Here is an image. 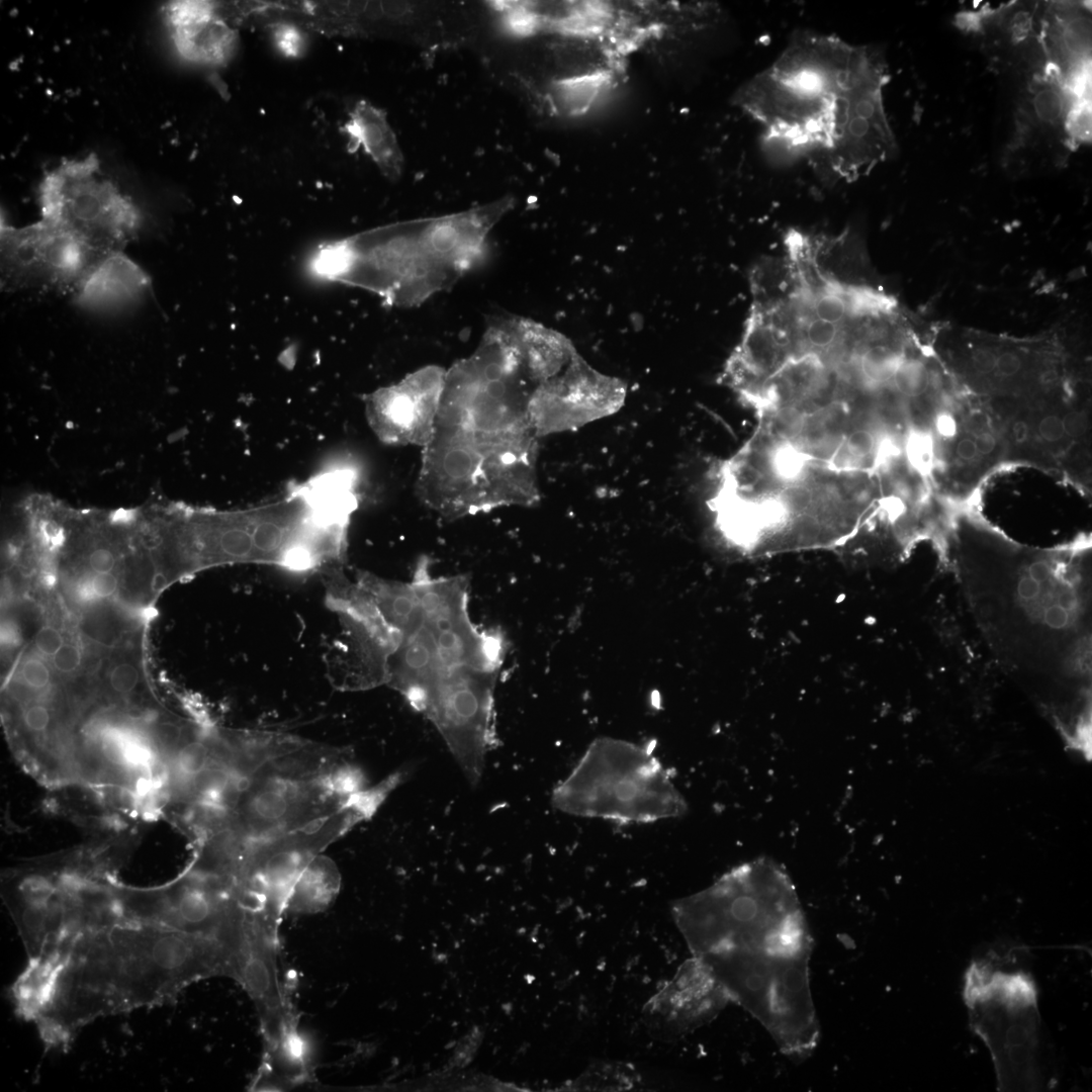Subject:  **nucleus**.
Wrapping results in <instances>:
<instances>
[{"instance_id": "obj_10", "label": "nucleus", "mask_w": 1092, "mask_h": 1092, "mask_svg": "<svg viewBox=\"0 0 1092 1092\" xmlns=\"http://www.w3.org/2000/svg\"><path fill=\"white\" fill-rule=\"evenodd\" d=\"M40 220L107 255L120 251L141 228L142 214L99 169L94 154L64 160L38 187Z\"/></svg>"}, {"instance_id": "obj_24", "label": "nucleus", "mask_w": 1092, "mask_h": 1092, "mask_svg": "<svg viewBox=\"0 0 1092 1092\" xmlns=\"http://www.w3.org/2000/svg\"><path fill=\"white\" fill-rule=\"evenodd\" d=\"M118 577L112 573H91L81 585V594L89 599H109L118 588Z\"/></svg>"}, {"instance_id": "obj_22", "label": "nucleus", "mask_w": 1092, "mask_h": 1092, "mask_svg": "<svg viewBox=\"0 0 1092 1092\" xmlns=\"http://www.w3.org/2000/svg\"><path fill=\"white\" fill-rule=\"evenodd\" d=\"M20 679L28 689L44 690L51 684L52 672L40 657L30 655L21 664Z\"/></svg>"}, {"instance_id": "obj_13", "label": "nucleus", "mask_w": 1092, "mask_h": 1092, "mask_svg": "<svg viewBox=\"0 0 1092 1092\" xmlns=\"http://www.w3.org/2000/svg\"><path fill=\"white\" fill-rule=\"evenodd\" d=\"M444 379L442 370L429 367L367 395V418L378 437L387 443H403L429 434Z\"/></svg>"}, {"instance_id": "obj_21", "label": "nucleus", "mask_w": 1092, "mask_h": 1092, "mask_svg": "<svg viewBox=\"0 0 1092 1092\" xmlns=\"http://www.w3.org/2000/svg\"><path fill=\"white\" fill-rule=\"evenodd\" d=\"M108 680L109 687L114 693L121 696L129 695L140 684V669L131 662L116 663L109 671Z\"/></svg>"}, {"instance_id": "obj_11", "label": "nucleus", "mask_w": 1092, "mask_h": 1092, "mask_svg": "<svg viewBox=\"0 0 1092 1092\" xmlns=\"http://www.w3.org/2000/svg\"><path fill=\"white\" fill-rule=\"evenodd\" d=\"M1 268L15 286L76 288L105 256L38 220L22 228L1 222Z\"/></svg>"}, {"instance_id": "obj_27", "label": "nucleus", "mask_w": 1092, "mask_h": 1092, "mask_svg": "<svg viewBox=\"0 0 1092 1092\" xmlns=\"http://www.w3.org/2000/svg\"><path fill=\"white\" fill-rule=\"evenodd\" d=\"M56 670L64 674L75 672L82 662V653L74 643H64L52 657Z\"/></svg>"}, {"instance_id": "obj_2", "label": "nucleus", "mask_w": 1092, "mask_h": 1092, "mask_svg": "<svg viewBox=\"0 0 1092 1092\" xmlns=\"http://www.w3.org/2000/svg\"><path fill=\"white\" fill-rule=\"evenodd\" d=\"M887 78L870 48L800 30L734 102L760 125L771 156L805 158L852 181L895 151L883 101Z\"/></svg>"}, {"instance_id": "obj_17", "label": "nucleus", "mask_w": 1092, "mask_h": 1092, "mask_svg": "<svg viewBox=\"0 0 1092 1092\" xmlns=\"http://www.w3.org/2000/svg\"><path fill=\"white\" fill-rule=\"evenodd\" d=\"M341 875L336 863L327 855L316 854L297 879L286 911L314 914L328 909L337 898Z\"/></svg>"}, {"instance_id": "obj_6", "label": "nucleus", "mask_w": 1092, "mask_h": 1092, "mask_svg": "<svg viewBox=\"0 0 1092 1092\" xmlns=\"http://www.w3.org/2000/svg\"><path fill=\"white\" fill-rule=\"evenodd\" d=\"M561 812L620 824L650 823L686 814L687 802L660 760L636 743L595 739L552 792Z\"/></svg>"}, {"instance_id": "obj_4", "label": "nucleus", "mask_w": 1092, "mask_h": 1092, "mask_svg": "<svg viewBox=\"0 0 1092 1092\" xmlns=\"http://www.w3.org/2000/svg\"><path fill=\"white\" fill-rule=\"evenodd\" d=\"M671 912L694 957L726 949L812 948L795 887L770 859L733 868L707 889L674 902Z\"/></svg>"}, {"instance_id": "obj_5", "label": "nucleus", "mask_w": 1092, "mask_h": 1092, "mask_svg": "<svg viewBox=\"0 0 1092 1092\" xmlns=\"http://www.w3.org/2000/svg\"><path fill=\"white\" fill-rule=\"evenodd\" d=\"M470 266L440 216L328 242L307 260L312 276L369 290L400 306L417 304Z\"/></svg>"}, {"instance_id": "obj_3", "label": "nucleus", "mask_w": 1092, "mask_h": 1092, "mask_svg": "<svg viewBox=\"0 0 1092 1092\" xmlns=\"http://www.w3.org/2000/svg\"><path fill=\"white\" fill-rule=\"evenodd\" d=\"M1006 558L962 563L969 601L992 646L1018 672L1081 679L1088 665L1087 583L1051 556Z\"/></svg>"}, {"instance_id": "obj_9", "label": "nucleus", "mask_w": 1092, "mask_h": 1092, "mask_svg": "<svg viewBox=\"0 0 1092 1092\" xmlns=\"http://www.w3.org/2000/svg\"><path fill=\"white\" fill-rule=\"evenodd\" d=\"M965 978L970 1025L990 1051L998 1089H1038L1040 1016L1030 976L974 962Z\"/></svg>"}, {"instance_id": "obj_15", "label": "nucleus", "mask_w": 1092, "mask_h": 1092, "mask_svg": "<svg viewBox=\"0 0 1092 1092\" xmlns=\"http://www.w3.org/2000/svg\"><path fill=\"white\" fill-rule=\"evenodd\" d=\"M150 286L149 275L121 253L105 255L76 288L77 303L88 308H113L140 298Z\"/></svg>"}, {"instance_id": "obj_18", "label": "nucleus", "mask_w": 1092, "mask_h": 1092, "mask_svg": "<svg viewBox=\"0 0 1092 1092\" xmlns=\"http://www.w3.org/2000/svg\"><path fill=\"white\" fill-rule=\"evenodd\" d=\"M640 1081L634 1067L626 1063H598L589 1066L578 1079V1088L589 1091L632 1089Z\"/></svg>"}, {"instance_id": "obj_30", "label": "nucleus", "mask_w": 1092, "mask_h": 1092, "mask_svg": "<svg viewBox=\"0 0 1092 1092\" xmlns=\"http://www.w3.org/2000/svg\"><path fill=\"white\" fill-rule=\"evenodd\" d=\"M1064 432L1067 440H1076L1082 438L1088 429V420L1086 414L1076 410H1068L1063 412L1062 416Z\"/></svg>"}, {"instance_id": "obj_26", "label": "nucleus", "mask_w": 1092, "mask_h": 1092, "mask_svg": "<svg viewBox=\"0 0 1092 1092\" xmlns=\"http://www.w3.org/2000/svg\"><path fill=\"white\" fill-rule=\"evenodd\" d=\"M86 563L91 573H112L117 557L107 546L93 547L86 556Z\"/></svg>"}, {"instance_id": "obj_1", "label": "nucleus", "mask_w": 1092, "mask_h": 1092, "mask_svg": "<svg viewBox=\"0 0 1092 1092\" xmlns=\"http://www.w3.org/2000/svg\"><path fill=\"white\" fill-rule=\"evenodd\" d=\"M239 971L237 954L217 940L117 921L82 930L28 961L12 993L46 1045L64 1049L98 1018L167 1003L203 979L237 981Z\"/></svg>"}, {"instance_id": "obj_29", "label": "nucleus", "mask_w": 1092, "mask_h": 1092, "mask_svg": "<svg viewBox=\"0 0 1092 1092\" xmlns=\"http://www.w3.org/2000/svg\"><path fill=\"white\" fill-rule=\"evenodd\" d=\"M23 722L25 727L31 732H44L51 723L50 710L42 704H32L25 709L23 713Z\"/></svg>"}, {"instance_id": "obj_28", "label": "nucleus", "mask_w": 1092, "mask_h": 1092, "mask_svg": "<svg viewBox=\"0 0 1092 1092\" xmlns=\"http://www.w3.org/2000/svg\"><path fill=\"white\" fill-rule=\"evenodd\" d=\"M64 644L61 632L54 626L47 625L36 634L34 646L43 656H54Z\"/></svg>"}, {"instance_id": "obj_19", "label": "nucleus", "mask_w": 1092, "mask_h": 1092, "mask_svg": "<svg viewBox=\"0 0 1092 1092\" xmlns=\"http://www.w3.org/2000/svg\"><path fill=\"white\" fill-rule=\"evenodd\" d=\"M207 727L201 735L184 743L174 754V770L176 784H188L189 781L203 770L209 762V751L204 739Z\"/></svg>"}, {"instance_id": "obj_20", "label": "nucleus", "mask_w": 1092, "mask_h": 1092, "mask_svg": "<svg viewBox=\"0 0 1092 1092\" xmlns=\"http://www.w3.org/2000/svg\"><path fill=\"white\" fill-rule=\"evenodd\" d=\"M1063 412L1048 411L1039 412L1038 420L1030 428L1040 442L1051 447L1061 446L1068 442L1062 420Z\"/></svg>"}, {"instance_id": "obj_23", "label": "nucleus", "mask_w": 1092, "mask_h": 1092, "mask_svg": "<svg viewBox=\"0 0 1092 1092\" xmlns=\"http://www.w3.org/2000/svg\"><path fill=\"white\" fill-rule=\"evenodd\" d=\"M77 770L82 778L89 781L100 779L107 770V758L102 750L86 748L76 756Z\"/></svg>"}, {"instance_id": "obj_12", "label": "nucleus", "mask_w": 1092, "mask_h": 1092, "mask_svg": "<svg viewBox=\"0 0 1092 1092\" xmlns=\"http://www.w3.org/2000/svg\"><path fill=\"white\" fill-rule=\"evenodd\" d=\"M730 1001L724 987L700 958L686 961L643 1008L655 1035L674 1038L713 1020Z\"/></svg>"}, {"instance_id": "obj_25", "label": "nucleus", "mask_w": 1092, "mask_h": 1092, "mask_svg": "<svg viewBox=\"0 0 1092 1092\" xmlns=\"http://www.w3.org/2000/svg\"><path fill=\"white\" fill-rule=\"evenodd\" d=\"M279 50L289 57H297L303 52L304 38L301 32L288 24H279L273 30Z\"/></svg>"}, {"instance_id": "obj_14", "label": "nucleus", "mask_w": 1092, "mask_h": 1092, "mask_svg": "<svg viewBox=\"0 0 1092 1092\" xmlns=\"http://www.w3.org/2000/svg\"><path fill=\"white\" fill-rule=\"evenodd\" d=\"M165 19L178 54L185 60L221 65L231 58L237 33L208 1H172Z\"/></svg>"}, {"instance_id": "obj_7", "label": "nucleus", "mask_w": 1092, "mask_h": 1092, "mask_svg": "<svg viewBox=\"0 0 1092 1092\" xmlns=\"http://www.w3.org/2000/svg\"><path fill=\"white\" fill-rule=\"evenodd\" d=\"M931 347L962 391L978 396H1059L1068 381V351L1059 332L1012 337L930 324Z\"/></svg>"}, {"instance_id": "obj_8", "label": "nucleus", "mask_w": 1092, "mask_h": 1092, "mask_svg": "<svg viewBox=\"0 0 1092 1092\" xmlns=\"http://www.w3.org/2000/svg\"><path fill=\"white\" fill-rule=\"evenodd\" d=\"M810 953L726 949L700 959L729 999L754 1016L785 1055L803 1058L819 1039L809 981Z\"/></svg>"}, {"instance_id": "obj_16", "label": "nucleus", "mask_w": 1092, "mask_h": 1092, "mask_svg": "<svg viewBox=\"0 0 1092 1092\" xmlns=\"http://www.w3.org/2000/svg\"><path fill=\"white\" fill-rule=\"evenodd\" d=\"M343 131L349 138V151L362 148L385 177L390 180L400 177L403 155L382 109L366 100H359L349 112Z\"/></svg>"}]
</instances>
